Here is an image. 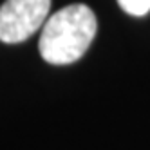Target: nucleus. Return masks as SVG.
<instances>
[{
	"label": "nucleus",
	"mask_w": 150,
	"mask_h": 150,
	"mask_svg": "<svg viewBox=\"0 0 150 150\" xmlns=\"http://www.w3.org/2000/svg\"><path fill=\"white\" fill-rule=\"evenodd\" d=\"M96 31L98 22L89 6H67L45 20L38 51L47 63L67 65L85 54L96 36Z\"/></svg>",
	"instance_id": "1"
},
{
	"label": "nucleus",
	"mask_w": 150,
	"mask_h": 150,
	"mask_svg": "<svg viewBox=\"0 0 150 150\" xmlns=\"http://www.w3.org/2000/svg\"><path fill=\"white\" fill-rule=\"evenodd\" d=\"M117 4L132 16H145L150 11V0H117Z\"/></svg>",
	"instance_id": "3"
},
{
	"label": "nucleus",
	"mask_w": 150,
	"mask_h": 150,
	"mask_svg": "<svg viewBox=\"0 0 150 150\" xmlns=\"http://www.w3.org/2000/svg\"><path fill=\"white\" fill-rule=\"evenodd\" d=\"M51 0H6L0 6V42L20 44L45 24Z\"/></svg>",
	"instance_id": "2"
}]
</instances>
